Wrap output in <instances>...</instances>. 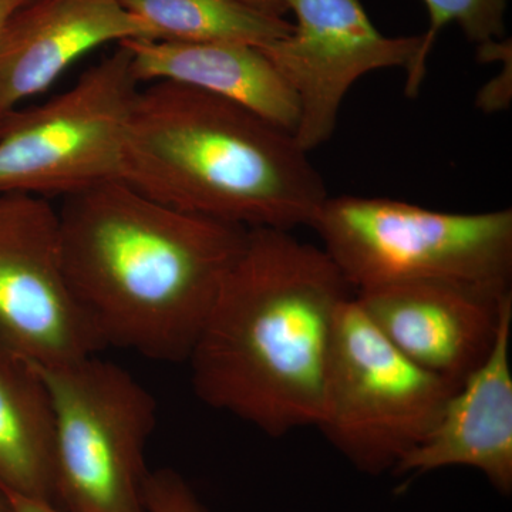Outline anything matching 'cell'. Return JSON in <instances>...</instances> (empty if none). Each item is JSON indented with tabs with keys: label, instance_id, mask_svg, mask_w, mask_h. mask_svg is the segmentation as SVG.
<instances>
[{
	"label": "cell",
	"instance_id": "ac0fdd59",
	"mask_svg": "<svg viewBox=\"0 0 512 512\" xmlns=\"http://www.w3.org/2000/svg\"><path fill=\"white\" fill-rule=\"evenodd\" d=\"M3 494L8 497L13 512H66L62 508L57 507V505L45 503V501L33 500V498L6 493V491H3Z\"/></svg>",
	"mask_w": 512,
	"mask_h": 512
},
{
	"label": "cell",
	"instance_id": "ffe728a7",
	"mask_svg": "<svg viewBox=\"0 0 512 512\" xmlns=\"http://www.w3.org/2000/svg\"><path fill=\"white\" fill-rule=\"evenodd\" d=\"M32 0H0V32H2L3 26L10 19V16L22 8V6L28 5Z\"/></svg>",
	"mask_w": 512,
	"mask_h": 512
},
{
	"label": "cell",
	"instance_id": "e0dca14e",
	"mask_svg": "<svg viewBox=\"0 0 512 512\" xmlns=\"http://www.w3.org/2000/svg\"><path fill=\"white\" fill-rule=\"evenodd\" d=\"M144 497L147 512H207L187 481L171 468L150 471Z\"/></svg>",
	"mask_w": 512,
	"mask_h": 512
},
{
	"label": "cell",
	"instance_id": "9c48e42d",
	"mask_svg": "<svg viewBox=\"0 0 512 512\" xmlns=\"http://www.w3.org/2000/svg\"><path fill=\"white\" fill-rule=\"evenodd\" d=\"M296 23L288 36L259 47L298 103L295 136L303 151L330 140L353 83L380 69L409 70L419 36H384L362 0H285Z\"/></svg>",
	"mask_w": 512,
	"mask_h": 512
},
{
	"label": "cell",
	"instance_id": "2e32d148",
	"mask_svg": "<svg viewBox=\"0 0 512 512\" xmlns=\"http://www.w3.org/2000/svg\"><path fill=\"white\" fill-rule=\"evenodd\" d=\"M429 12V29L421 40L419 55L407 70L404 93L417 97L427 72V59L441 30L457 23L471 43L478 47L500 42L505 37L508 0H423Z\"/></svg>",
	"mask_w": 512,
	"mask_h": 512
},
{
	"label": "cell",
	"instance_id": "9a60e30c",
	"mask_svg": "<svg viewBox=\"0 0 512 512\" xmlns=\"http://www.w3.org/2000/svg\"><path fill=\"white\" fill-rule=\"evenodd\" d=\"M146 22L157 40L262 47L288 36L293 23L237 0H117Z\"/></svg>",
	"mask_w": 512,
	"mask_h": 512
},
{
	"label": "cell",
	"instance_id": "277c9868",
	"mask_svg": "<svg viewBox=\"0 0 512 512\" xmlns=\"http://www.w3.org/2000/svg\"><path fill=\"white\" fill-rule=\"evenodd\" d=\"M311 228L355 293L407 282L511 291V208L454 214L340 195L323 202Z\"/></svg>",
	"mask_w": 512,
	"mask_h": 512
},
{
	"label": "cell",
	"instance_id": "3957f363",
	"mask_svg": "<svg viewBox=\"0 0 512 512\" xmlns=\"http://www.w3.org/2000/svg\"><path fill=\"white\" fill-rule=\"evenodd\" d=\"M121 181L168 207L247 229L311 227L329 198L291 131L165 80L138 90Z\"/></svg>",
	"mask_w": 512,
	"mask_h": 512
},
{
	"label": "cell",
	"instance_id": "30bf717a",
	"mask_svg": "<svg viewBox=\"0 0 512 512\" xmlns=\"http://www.w3.org/2000/svg\"><path fill=\"white\" fill-rule=\"evenodd\" d=\"M384 338L404 357L453 386L487 359L512 291L407 282L355 293Z\"/></svg>",
	"mask_w": 512,
	"mask_h": 512
},
{
	"label": "cell",
	"instance_id": "4fadbf2b",
	"mask_svg": "<svg viewBox=\"0 0 512 512\" xmlns=\"http://www.w3.org/2000/svg\"><path fill=\"white\" fill-rule=\"evenodd\" d=\"M138 82H174L217 94L295 133L298 103L259 47L124 40Z\"/></svg>",
	"mask_w": 512,
	"mask_h": 512
},
{
	"label": "cell",
	"instance_id": "8992f818",
	"mask_svg": "<svg viewBox=\"0 0 512 512\" xmlns=\"http://www.w3.org/2000/svg\"><path fill=\"white\" fill-rule=\"evenodd\" d=\"M456 389L394 348L353 295L336 320L316 427L360 471H393Z\"/></svg>",
	"mask_w": 512,
	"mask_h": 512
},
{
	"label": "cell",
	"instance_id": "5b68a950",
	"mask_svg": "<svg viewBox=\"0 0 512 512\" xmlns=\"http://www.w3.org/2000/svg\"><path fill=\"white\" fill-rule=\"evenodd\" d=\"M35 369L55 409L57 507L147 512L146 448L157 424L153 394L97 355Z\"/></svg>",
	"mask_w": 512,
	"mask_h": 512
},
{
	"label": "cell",
	"instance_id": "d6986e66",
	"mask_svg": "<svg viewBox=\"0 0 512 512\" xmlns=\"http://www.w3.org/2000/svg\"><path fill=\"white\" fill-rule=\"evenodd\" d=\"M242 5L264 13V15L275 16V18H284L288 13L285 0H237Z\"/></svg>",
	"mask_w": 512,
	"mask_h": 512
},
{
	"label": "cell",
	"instance_id": "5bb4252c",
	"mask_svg": "<svg viewBox=\"0 0 512 512\" xmlns=\"http://www.w3.org/2000/svg\"><path fill=\"white\" fill-rule=\"evenodd\" d=\"M0 490L57 505L55 409L33 366L0 365Z\"/></svg>",
	"mask_w": 512,
	"mask_h": 512
},
{
	"label": "cell",
	"instance_id": "44dd1931",
	"mask_svg": "<svg viewBox=\"0 0 512 512\" xmlns=\"http://www.w3.org/2000/svg\"><path fill=\"white\" fill-rule=\"evenodd\" d=\"M0 512H13L8 497L3 494V491H0Z\"/></svg>",
	"mask_w": 512,
	"mask_h": 512
},
{
	"label": "cell",
	"instance_id": "8fae6325",
	"mask_svg": "<svg viewBox=\"0 0 512 512\" xmlns=\"http://www.w3.org/2000/svg\"><path fill=\"white\" fill-rule=\"evenodd\" d=\"M157 40L117 0H32L0 32V121L106 43Z\"/></svg>",
	"mask_w": 512,
	"mask_h": 512
},
{
	"label": "cell",
	"instance_id": "ba28073f",
	"mask_svg": "<svg viewBox=\"0 0 512 512\" xmlns=\"http://www.w3.org/2000/svg\"><path fill=\"white\" fill-rule=\"evenodd\" d=\"M103 349L64 275L57 208L0 194V365H63Z\"/></svg>",
	"mask_w": 512,
	"mask_h": 512
},
{
	"label": "cell",
	"instance_id": "6da1fadb",
	"mask_svg": "<svg viewBox=\"0 0 512 512\" xmlns=\"http://www.w3.org/2000/svg\"><path fill=\"white\" fill-rule=\"evenodd\" d=\"M64 275L104 348L187 362L247 228L111 181L57 208Z\"/></svg>",
	"mask_w": 512,
	"mask_h": 512
},
{
	"label": "cell",
	"instance_id": "7a4b0ae2",
	"mask_svg": "<svg viewBox=\"0 0 512 512\" xmlns=\"http://www.w3.org/2000/svg\"><path fill=\"white\" fill-rule=\"evenodd\" d=\"M353 295L323 248L249 229L188 356L198 399L266 436L316 426L336 320Z\"/></svg>",
	"mask_w": 512,
	"mask_h": 512
},
{
	"label": "cell",
	"instance_id": "7c38bea8",
	"mask_svg": "<svg viewBox=\"0 0 512 512\" xmlns=\"http://www.w3.org/2000/svg\"><path fill=\"white\" fill-rule=\"evenodd\" d=\"M512 306L504 313L487 359L447 400L433 430L394 473H430L444 467L476 468L507 495L512 491Z\"/></svg>",
	"mask_w": 512,
	"mask_h": 512
},
{
	"label": "cell",
	"instance_id": "52a82bcc",
	"mask_svg": "<svg viewBox=\"0 0 512 512\" xmlns=\"http://www.w3.org/2000/svg\"><path fill=\"white\" fill-rule=\"evenodd\" d=\"M141 84L126 46L66 92L0 121V194L67 197L121 181L128 124Z\"/></svg>",
	"mask_w": 512,
	"mask_h": 512
}]
</instances>
